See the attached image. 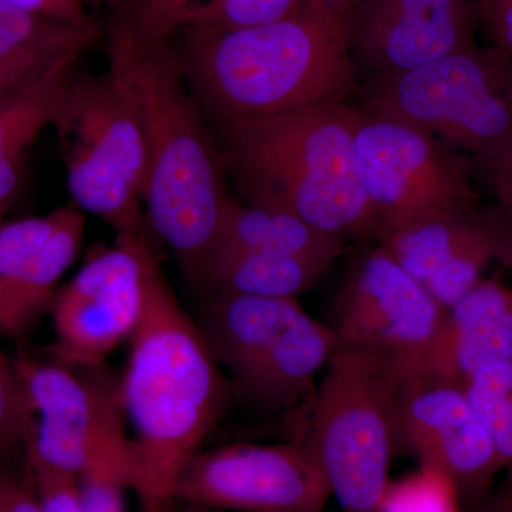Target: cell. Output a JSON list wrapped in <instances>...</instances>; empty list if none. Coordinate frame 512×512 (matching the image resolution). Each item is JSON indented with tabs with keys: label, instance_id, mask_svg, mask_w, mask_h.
Segmentation results:
<instances>
[{
	"label": "cell",
	"instance_id": "obj_2",
	"mask_svg": "<svg viewBox=\"0 0 512 512\" xmlns=\"http://www.w3.org/2000/svg\"><path fill=\"white\" fill-rule=\"evenodd\" d=\"M178 33H184V43L175 50L187 82L224 130L309 107L353 103L359 92L348 20L311 0L269 25Z\"/></svg>",
	"mask_w": 512,
	"mask_h": 512
},
{
	"label": "cell",
	"instance_id": "obj_15",
	"mask_svg": "<svg viewBox=\"0 0 512 512\" xmlns=\"http://www.w3.org/2000/svg\"><path fill=\"white\" fill-rule=\"evenodd\" d=\"M52 127L60 148L74 147L113 164L146 195L150 163L143 114L130 86L113 66L101 74H74Z\"/></svg>",
	"mask_w": 512,
	"mask_h": 512
},
{
	"label": "cell",
	"instance_id": "obj_35",
	"mask_svg": "<svg viewBox=\"0 0 512 512\" xmlns=\"http://www.w3.org/2000/svg\"><path fill=\"white\" fill-rule=\"evenodd\" d=\"M485 177L493 185L498 207L512 218V136Z\"/></svg>",
	"mask_w": 512,
	"mask_h": 512
},
{
	"label": "cell",
	"instance_id": "obj_13",
	"mask_svg": "<svg viewBox=\"0 0 512 512\" xmlns=\"http://www.w3.org/2000/svg\"><path fill=\"white\" fill-rule=\"evenodd\" d=\"M477 0H360L350 57L360 84L412 72L476 45Z\"/></svg>",
	"mask_w": 512,
	"mask_h": 512
},
{
	"label": "cell",
	"instance_id": "obj_11",
	"mask_svg": "<svg viewBox=\"0 0 512 512\" xmlns=\"http://www.w3.org/2000/svg\"><path fill=\"white\" fill-rule=\"evenodd\" d=\"M157 261L147 237L117 238L87 259L52 305L55 359L99 365L130 339L144 308L146 282Z\"/></svg>",
	"mask_w": 512,
	"mask_h": 512
},
{
	"label": "cell",
	"instance_id": "obj_18",
	"mask_svg": "<svg viewBox=\"0 0 512 512\" xmlns=\"http://www.w3.org/2000/svg\"><path fill=\"white\" fill-rule=\"evenodd\" d=\"M336 348L335 330L303 311L231 389L264 409H291L312 389L313 379L328 366Z\"/></svg>",
	"mask_w": 512,
	"mask_h": 512
},
{
	"label": "cell",
	"instance_id": "obj_7",
	"mask_svg": "<svg viewBox=\"0 0 512 512\" xmlns=\"http://www.w3.org/2000/svg\"><path fill=\"white\" fill-rule=\"evenodd\" d=\"M29 410L28 463L80 480L117 481L133 490L136 453L120 379L99 365L15 359Z\"/></svg>",
	"mask_w": 512,
	"mask_h": 512
},
{
	"label": "cell",
	"instance_id": "obj_22",
	"mask_svg": "<svg viewBox=\"0 0 512 512\" xmlns=\"http://www.w3.org/2000/svg\"><path fill=\"white\" fill-rule=\"evenodd\" d=\"M330 268L332 265L312 259L217 249L195 282L212 293L296 299L318 285Z\"/></svg>",
	"mask_w": 512,
	"mask_h": 512
},
{
	"label": "cell",
	"instance_id": "obj_40",
	"mask_svg": "<svg viewBox=\"0 0 512 512\" xmlns=\"http://www.w3.org/2000/svg\"><path fill=\"white\" fill-rule=\"evenodd\" d=\"M0 512H2V510H0Z\"/></svg>",
	"mask_w": 512,
	"mask_h": 512
},
{
	"label": "cell",
	"instance_id": "obj_26",
	"mask_svg": "<svg viewBox=\"0 0 512 512\" xmlns=\"http://www.w3.org/2000/svg\"><path fill=\"white\" fill-rule=\"evenodd\" d=\"M464 387L512 478V360L484 367Z\"/></svg>",
	"mask_w": 512,
	"mask_h": 512
},
{
	"label": "cell",
	"instance_id": "obj_1",
	"mask_svg": "<svg viewBox=\"0 0 512 512\" xmlns=\"http://www.w3.org/2000/svg\"><path fill=\"white\" fill-rule=\"evenodd\" d=\"M120 377L136 453L133 491L143 512H165L185 464L227 410L231 383L158 261L148 272L140 322Z\"/></svg>",
	"mask_w": 512,
	"mask_h": 512
},
{
	"label": "cell",
	"instance_id": "obj_39",
	"mask_svg": "<svg viewBox=\"0 0 512 512\" xmlns=\"http://www.w3.org/2000/svg\"><path fill=\"white\" fill-rule=\"evenodd\" d=\"M6 210H8V208L0 207V225L3 224V217H5Z\"/></svg>",
	"mask_w": 512,
	"mask_h": 512
},
{
	"label": "cell",
	"instance_id": "obj_36",
	"mask_svg": "<svg viewBox=\"0 0 512 512\" xmlns=\"http://www.w3.org/2000/svg\"><path fill=\"white\" fill-rule=\"evenodd\" d=\"M470 512H512V478L500 490L490 493Z\"/></svg>",
	"mask_w": 512,
	"mask_h": 512
},
{
	"label": "cell",
	"instance_id": "obj_34",
	"mask_svg": "<svg viewBox=\"0 0 512 512\" xmlns=\"http://www.w3.org/2000/svg\"><path fill=\"white\" fill-rule=\"evenodd\" d=\"M0 3L67 22H86L90 19L87 6L99 0H0Z\"/></svg>",
	"mask_w": 512,
	"mask_h": 512
},
{
	"label": "cell",
	"instance_id": "obj_31",
	"mask_svg": "<svg viewBox=\"0 0 512 512\" xmlns=\"http://www.w3.org/2000/svg\"><path fill=\"white\" fill-rule=\"evenodd\" d=\"M0 510L45 512L29 464L0 463Z\"/></svg>",
	"mask_w": 512,
	"mask_h": 512
},
{
	"label": "cell",
	"instance_id": "obj_27",
	"mask_svg": "<svg viewBox=\"0 0 512 512\" xmlns=\"http://www.w3.org/2000/svg\"><path fill=\"white\" fill-rule=\"evenodd\" d=\"M62 208L42 215L0 225V333L6 322V296L23 266L53 234Z\"/></svg>",
	"mask_w": 512,
	"mask_h": 512
},
{
	"label": "cell",
	"instance_id": "obj_21",
	"mask_svg": "<svg viewBox=\"0 0 512 512\" xmlns=\"http://www.w3.org/2000/svg\"><path fill=\"white\" fill-rule=\"evenodd\" d=\"M343 245V239L312 227L291 212L241 204L231 197L212 252L217 249L262 252L333 266L342 255Z\"/></svg>",
	"mask_w": 512,
	"mask_h": 512
},
{
	"label": "cell",
	"instance_id": "obj_9",
	"mask_svg": "<svg viewBox=\"0 0 512 512\" xmlns=\"http://www.w3.org/2000/svg\"><path fill=\"white\" fill-rule=\"evenodd\" d=\"M396 450L450 478L461 504L474 507L491 493L505 468L490 431L466 387L423 369L400 373L394 404Z\"/></svg>",
	"mask_w": 512,
	"mask_h": 512
},
{
	"label": "cell",
	"instance_id": "obj_20",
	"mask_svg": "<svg viewBox=\"0 0 512 512\" xmlns=\"http://www.w3.org/2000/svg\"><path fill=\"white\" fill-rule=\"evenodd\" d=\"M79 59H64L35 82L0 96V207L8 208L19 190L30 150L52 126Z\"/></svg>",
	"mask_w": 512,
	"mask_h": 512
},
{
	"label": "cell",
	"instance_id": "obj_17",
	"mask_svg": "<svg viewBox=\"0 0 512 512\" xmlns=\"http://www.w3.org/2000/svg\"><path fill=\"white\" fill-rule=\"evenodd\" d=\"M302 312L298 299L212 293L198 326L212 355L227 367L232 387L258 365Z\"/></svg>",
	"mask_w": 512,
	"mask_h": 512
},
{
	"label": "cell",
	"instance_id": "obj_32",
	"mask_svg": "<svg viewBox=\"0 0 512 512\" xmlns=\"http://www.w3.org/2000/svg\"><path fill=\"white\" fill-rule=\"evenodd\" d=\"M29 467L32 468L37 494L45 512H84L76 478L45 467L30 464Z\"/></svg>",
	"mask_w": 512,
	"mask_h": 512
},
{
	"label": "cell",
	"instance_id": "obj_25",
	"mask_svg": "<svg viewBox=\"0 0 512 512\" xmlns=\"http://www.w3.org/2000/svg\"><path fill=\"white\" fill-rule=\"evenodd\" d=\"M305 2L306 0H202L185 13L178 32H221L269 25L295 15Z\"/></svg>",
	"mask_w": 512,
	"mask_h": 512
},
{
	"label": "cell",
	"instance_id": "obj_8",
	"mask_svg": "<svg viewBox=\"0 0 512 512\" xmlns=\"http://www.w3.org/2000/svg\"><path fill=\"white\" fill-rule=\"evenodd\" d=\"M355 150L377 244L414 222L480 201L471 158L403 121L360 110Z\"/></svg>",
	"mask_w": 512,
	"mask_h": 512
},
{
	"label": "cell",
	"instance_id": "obj_5",
	"mask_svg": "<svg viewBox=\"0 0 512 512\" xmlns=\"http://www.w3.org/2000/svg\"><path fill=\"white\" fill-rule=\"evenodd\" d=\"M402 367L365 346L342 345L309 407L311 448L342 512H379L396 456L394 404Z\"/></svg>",
	"mask_w": 512,
	"mask_h": 512
},
{
	"label": "cell",
	"instance_id": "obj_6",
	"mask_svg": "<svg viewBox=\"0 0 512 512\" xmlns=\"http://www.w3.org/2000/svg\"><path fill=\"white\" fill-rule=\"evenodd\" d=\"M356 106L439 137L487 175L512 136V56L467 47L414 69L360 84Z\"/></svg>",
	"mask_w": 512,
	"mask_h": 512
},
{
	"label": "cell",
	"instance_id": "obj_24",
	"mask_svg": "<svg viewBox=\"0 0 512 512\" xmlns=\"http://www.w3.org/2000/svg\"><path fill=\"white\" fill-rule=\"evenodd\" d=\"M74 204L100 218L117 238L147 237L140 194L126 174L82 148H62Z\"/></svg>",
	"mask_w": 512,
	"mask_h": 512
},
{
	"label": "cell",
	"instance_id": "obj_10",
	"mask_svg": "<svg viewBox=\"0 0 512 512\" xmlns=\"http://www.w3.org/2000/svg\"><path fill=\"white\" fill-rule=\"evenodd\" d=\"M330 497L318 460L302 441L200 450L173 491V500L228 512H323Z\"/></svg>",
	"mask_w": 512,
	"mask_h": 512
},
{
	"label": "cell",
	"instance_id": "obj_3",
	"mask_svg": "<svg viewBox=\"0 0 512 512\" xmlns=\"http://www.w3.org/2000/svg\"><path fill=\"white\" fill-rule=\"evenodd\" d=\"M109 64L124 77L143 114L150 163L143 200L147 222L197 281L231 200L224 156L202 123L170 40L144 42L114 16Z\"/></svg>",
	"mask_w": 512,
	"mask_h": 512
},
{
	"label": "cell",
	"instance_id": "obj_28",
	"mask_svg": "<svg viewBox=\"0 0 512 512\" xmlns=\"http://www.w3.org/2000/svg\"><path fill=\"white\" fill-rule=\"evenodd\" d=\"M460 504L450 478L436 468L420 466L416 473L390 481L379 512H460Z\"/></svg>",
	"mask_w": 512,
	"mask_h": 512
},
{
	"label": "cell",
	"instance_id": "obj_37",
	"mask_svg": "<svg viewBox=\"0 0 512 512\" xmlns=\"http://www.w3.org/2000/svg\"><path fill=\"white\" fill-rule=\"evenodd\" d=\"M311 2L340 19L348 20L350 13L359 5L360 0H311Z\"/></svg>",
	"mask_w": 512,
	"mask_h": 512
},
{
	"label": "cell",
	"instance_id": "obj_12",
	"mask_svg": "<svg viewBox=\"0 0 512 512\" xmlns=\"http://www.w3.org/2000/svg\"><path fill=\"white\" fill-rule=\"evenodd\" d=\"M446 309L377 244L350 266L336 308L338 346H365L400 367L420 366L443 325Z\"/></svg>",
	"mask_w": 512,
	"mask_h": 512
},
{
	"label": "cell",
	"instance_id": "obj_38",
	"mask_svg": "<svg viewBox=\"0 0 512 512\" xmlns=\"http://www.w3.org/2000/svg\"><path fill=\"white\" fill-rule=\"evenodd\" d=\"M165 512H228L215 510V508L204 507V505L183 503V501L171 500Z\"/></svg>",
	"mask_w": 512,
	"mask_h": 512
},
{
	"label": "cell",
	"instance_id": "obj_4",
	"mask_svg": "<svg viewBox=\"0 0 512 512\" xmlns=\"http://www.w3.org/2000/svg\"><path fill=\"white\" fill-rule=\"evenodd\" d=\"M356 103L225 128V168L247 204L291 212L343 241H376L355 150Z\"/></svg>",
	"mask_w": 512,
	"mask_h": 512
},
{
	"label": "cell",
	"instance_id": "obj_19",
	"mask_svg": "<svg viewBox=\"0 0 512 512\" xmlns=\"http://www.w3.org/2000/svg\"><path fill=\"white\" fill-rule=\"evenodd\" d=\"M92 19L67 22L0 3V96L28 86L99 39Z\"/></svg>",
	"mask_w": 512,
	"mask_h": 512
},
{
	"label": "cell",
	"instance_id": "obj_29",
	"mask_svg": "<svg viewBox=\"0 0 512 512\" xmlns=\"http://www.w3.org/2000/svg\"><path fill=\"white\" fill-rule=\"evenodd\" d=\"M29 410L15 360L0 346V463H28Z\"/></svg>",
	"mask_w": 512,
	"mask_h": 512
},
{
	"label": "cell",
	"instance_id": "obj_14",
	"mask_svg": "<svg viewBox=\"0 0 512 512\" xmlns=\"http://www.w3.org/2000/svg\"><path fill=\"white\" fill-rule=\"evenodd\" d=\"M379 245L447 311L491 262L512 268V218L498 205H471L407 225Z\"/></svg>",
	"mask_w": 512,
	"mask_h": 512
},
{
	"label": "cell",
	"instance_id": "obj_41",
	"mask_svg": "<svg viewBox=\"0 0 512 512\" xmlns=\"http://www.w3.org/2000/svg\"><path fill=\"white\" fill-rule=\"evenodd\" d=\"M99 2H101V0H99Z\"/></svg>",
	"mask_w": 512,
	"mask_h": 512
},
{
	"label": "cell",
	"instance_id": "obj_23",
	"mask_svg": "<svg viewBox=\"0 0 512 512\" xmlns=\"http://www.w3.org/2000/svg\"><path fill=\"white\" fill-rule=\"evenodd\" d=\"M84 234V217L77 207H62L60 221L49 239L23 266L6 296L3 335L19 339L52 305L57 282L76 259Z\"/></svg>",
	"mask_w": 512,
	"mask_h": 512
},
{
	"label": "cell",
	"instance_id": "obj_16",
	"mask_svg": "<svg viewBox=\"0 0 512 512\" xmlns=\"http://www.w3.org/2000/svg\"><path fill=\"white\" fill-rule=\"evenodd\" d=\"M512 360V288L481 279L446 311L443 325L420 366L466 384L484 367Z\"/></svg>",
	"mask_w": 512,
	"mask_h": 512
},
{
	"label": "cell",
	"instance_id": "obj_33",
	"mask_svg": "<svg viewBox=\"0 0 512 512\" xmlns=\"http://www.w3.org/2000/svg\"><path fill=\"white\" fill-rule=\"evenodd\" d=\"M478 29L512 56V0H477Z\"/></svg>",
	"mask_w": 512,
	"mask_h": 512
},
{
	"label": "cell",
	"instance_id": "obj_30",
	"mask_svg": "<svg viewBox=\"0 0 512 512\" xmlns=\"http://www.w3.org/2000/svg\"><path fill=\"white\" fill-rule=\"evenodd\" d=\"M202 0H117L116 18L144 42H167L180 30L185 13Z\"/></svg>",
	"mask_w": 512,
	"mask_h": 512
}]
</instances>
